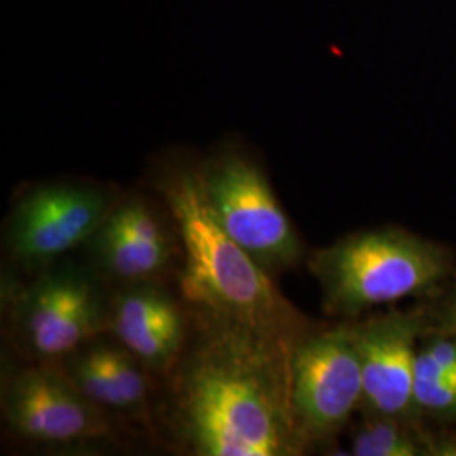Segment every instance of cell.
I'll list each match as a JSON object with an SVG mask.
<instances>
[{
    "instance_id": "cell-1",
    "label": "cell",
    "mask_w": 456,
    "mask_h": 456,
    "mask_svg": "<svg viewBox=\"0 0 456 456\" xmlns=\"http://www.w3.org/2000/svg\"><path fill=\"white\" fill-rule=\"evenodd\" d=\"M196 328L173 367L171 416L183 448L196 456L303 455L310 446L291 395L299 338L205 314H196Z\"/></svg>"
},
{
    "instance_id": "cell-2",
    "label": "cell",
    "mask_w": 456,
    "mask_h": 456,
    "mask_svg": "<svg viewBox=\"0 0 456 456\" xmlns=\"http://www.w3.org/2000/svg\"><path fill=\"white\" fill-rule=\"evenodd\" d=\"M159 180L184 248L181 291L196 314L291 338L308 333L306 320L277 291L271 274L213 216L200 169L175 167Z\"/></svg>"
},
{
    "instance_id": "cell-3",
    "label": "cell",
    "mask_w": 456,
    "mask_h": 456,
    "mask_svg": "<svg viewBox=\"0 0 456 456\" xmlns=\"http://www.w3.org/2000/svg\"><path fill=\"white\" fill-rule=\"evenodd\" d=\"M330 316L355 322L377 306L435 291L456 276L455 252L406 228L360 230L311 254Z\"/></svg>"
},
{
    "instance_id": "cell-4",
    "label": "cell",
    "mask_w": 456,
    "mask_h": 456,
    "mask_svg": "<svg viewBox=\"0 0 456 456\" xmlns=\"http://www.w3.org/2000/svg\"><path fill=\"white\" fill-rule=\"evenodd\" d=\"M110 297L98 277L77 264H53L17 296V348L37 363H60L109 330Z\"/></svg>"
},
{
    "instance_id": "cell-5",
    "label": "cell",
    "mask_w": 456,
    "mask_h": 456,
    "mask_svg": "<svg viewBox=\"0 0 456 456\" xmlns=\"http://www.w3.org/2000/svg\"><path fill=\"white\" fill-rule=\"evenodd\" d=\"M213 216L267 274L303 259V242L257 164L232 154L200 167Z\"/></svg>"
},
{
    "instance_id": "cell-6",
    "label": "cell",
    "mask_w": 456,
    "mask_h": 456,
    "mask_svg": "<svg viewBox=\"0 0 456 456\" xmlns=\"http://www.w3.org/2000/svg\"><path fill=\"white\" fill-rule=\"evenodd\" d=\"M293 408L308 446L335 440L362 409L363 377L352 322L310 330L296 343Z\"/></svg>"
},
{
    "instance_id": "cell-7",
    "label": "cell",
    "mask_w": 456,
    "mask_h": 456,
    "mask_svg": "<svg viewBox=\"0 0 456 456\" xmlns=\"http://www.w3.org/2000/svg\"><path fill=\"white\" fill-rule=\"evenodd\" d=\"M2 412L17 436L45 444H80L109 435L102 408L56 363L20 367L5 379Z\"/></svg>"
},
{
    "instance_id": "cell-8",
    "label": "cell",
    "mask_w": 456,
    "mask_h": 456,
    "mask_svg": "<svg viewBox=\"0 0 456 456\" xmlns=\"http://www.w3.org/2000/svg\"><path fill=\"white\" fill-rule=\"evenodd\" d=\"M112 196L78 183H53L22 196L7 222V248L26 265H48L94 237Z\"/></svg>"
},
{
    "instance_id": "cell-9",
    "label": "cell",
    "mask_w": 456,
    "mask_h": 456,
    "mask_svg": "<svg viewBox=\"0 0 456 456\" xmlns=\"http://www.w3.org/2000/svg\"><path fill=\"white\" fill-rule=\"evenodd\" d=\"M363 377V416L423 421L414 404L416 360L429 328L421 310L389 311L352 322Z\"/></svg>"
},
{
    "instance_id": "cell-10",
    "label": "cell",
    "mask_w": 456,
    "mask_h": 456,
    "mask_svg": "<svg viewBox=\"0 0 456 456\" xmlns=\"http://www.w3.org/2000/svg\"><path fill=\"white\" fill-rule=\"evenodd\" d=\"M109 330L147 370H173L186 345L180 305L154 279L124 282L110 297Z\"/></svg>"
},
{
    "instance_id": "cell-11",
    "label": "cell",
    "mask_w": 456,
    "mask_h": 456,
    "mask_svg": "<svg viewBox=\"0 0 456 456\" xmlns=\"http://www.w3.org/2000/svg\"><path fill=\"white\" fill-rule=\"evenodd\" d=\"M90 242L102 274L120 282L154 279L171 256L159 220L139 198L114 207Z\"/></svg>"
},
{
    "instance_id": "cell-12",
    "label": "cell",
    "mask_w": 456,
    "mask_h": 456,
    "mask_svg": "<svg viewBox=\"0 0 456 456\" xmlns=\"http://www.w3.org/2000/svg\"><path fill=\"white\" fill-rule=\"evenodd\" d=\"M71 382L100 408L137 414L146 408L147 369L122 343H83L60 363Z\"/></svg>"
},
{
    "instance_id": "cell-13",
    "label": "cell",
    "mask_w": 456,
    "mask_h": 456,
    "mask_svg": "<svg viewBox=\"0 0 456 456\" xmlns=\"http://www.w3.org/2000/svg\"><path fill=\"white\" fill-rule=\"evenodd\" d=\"M352 435V455L426 456L424 421H404L386 416H363Z\"/></svg>"
},
{
    "instance_id": "cell-14",
    "label": "cell",
    "mask_w": 456,
    "mask_h": 456,
    "mask_svg": "<svg viewBox=\"0 0 456 456\" xmlns=\"http://www.w3.org/2000/svg\"><path fill=\"white\" fill-rule=\"evenodd\" d=\"M414 404L423 421L456 424V375L440 374L416 363Z\"/></svg>"
},
{
    "instance_id": "cell-15",
    "label": "cell",
    "mask_w": 456,
    "mask_h": 456,
    "mask_svg": "<svg viewBox=\"0 0 456 456\" xmlns=\"http://www.w3.org/2000/svg\"><path fill=\"white\" fill-rule=\"evenodd\" d=\"M428 318H429L428 330L456 335V277L450 289L441 296L436 308L428 313Z\"/></svg>"
},
{
    "instance_id": "cell-16",
    "label": "cell",
    "mask_w": 456,
    "mask_h": 456,
    "mask_svg": "<svg viewBox=\"0 0 456 456\" xmlns=\"http://www.w3.org/2000/svg\"><path fill=\"white\" fill-rule=\"evenodd\" d=\"M426 456H456V433L441 424L440 429L423 426Z\"/></svg>"
}]
</instances>
